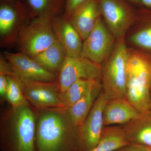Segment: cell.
Wrapping results in <instances>:
<instances>
[{
    "instance_id": "24",
    "label": "cell",
    "mask_w": 151,
    "mask_h": 151,
    "mask_svg": "<svg viewBox=\"0 0 151 151\" xmlns=\"http://www.w3.org/2000/svg\"><path fill=\"white\" fill-rule=\"evenodd\" d=\"M88 0H64L65 6L63 15L67 17L76 9Z\"/></svg>"
},
{
    "instance_id": "28",
    "label": "cell",
    "mask_w": 151,
    "mask_h": 151,
    "mask_svg": "<svg viewBox=\"0 0 151 151\" xmlns=\"http://www.w3.org/2000/svg\"><path fill=\"white\" fill-rule=\"evenodd\" d=\"M127 1L134 4L136 5L139 6L140 7H143L141 0H127Z\"/></svg>"
},
{
    "instance_id": "22",
    "label": "cell",
    "mask_w": 151,
    "mask_h": 151,
    "mask_svg": "<svg viewBox=\"0 0 151 151\" xmlns=\"http://www.w3.org/2000/svg\"><path fill=\"white\" fill-rule=\"evenodd\" d=\"M97 81L79 80L73 83L64 92L60 93V100L65 109H68L84 97Z\"/></svg>"
},
{
    "instance_id": "10",
    "label": "cell",
    "mask_w": 151,
    "mask_h": 151,
    "mask_svg": "<svg viewBox=\"0 0 151 151\" xmlns=\"http://www.w3.org/2000/svg\"><path fill=\"white\" fill-rule=\"evenodd\" d=\"M16 75L20 82L25 97L34 108H65L60 97V92L58 81H31Z\"/></svg>"
},
{
    "instance_id": "2",
    "label": "cell",
    "mask_w": 151,
    "mask_h": 151,
    "mask_svg": "<svg viewBox=\"0 0 151 151\" xmlns=\"http://www.w3.org/2000/svg\"><path fill=\"white\" fill-rule=\"evenodd\" d=\"M35 108L29 103L10 106L1 114V151H36Z\"/></svg>"
},
{
    "instance_id": "12",
    "label": "cell",
    "mask_w": 151,
    "mask_h": 151,
    "mask_svg": "<svg viewBox=\"0 0 151 151\" xmlns=\"http://www.w3.org/2000/svg\"><path fill=\"white\" fill-rule=\"evenodd\" d=\"M3 55L14 72L22 78L43 82L58 81L57 75L45 70L32 58L26 55L19 52L13 53L5 51Z\"/></svg>"
},
{
    "instance_id": "13",
    "label": "cell",
    "mask_w": 151,
    "mask_h": 151,
    "mask_svg": "<svg viewBox=\"0 0 151 151\" xmlns=\"http://www.w3.org/2000/svg\"><path fill=\"white\" fill-rule=\"evenodd\" d=\"M51 24L57 39L67 56H81L83 40L68 19L61 15L52 20Z\"/></svg>"
},
{
    "instance_id": "17",
    "label": "cell",
    "mask_w": 151,
    "mask_h": 151,
    "mask_svg": "<svg viewBox=\"0 0 151 151\" xmlns=\"http://www.w3.org/2000/svg\"><path fill=\"white\" fill-rule=\"evenodd\" d=\"M102 90L101 81H97L86 95L67 109L70 118L76 126L78 127L84 122Z\"/></svg>"
},
{
    "instance_id": "27",
    "label": "cell",
    "mask_w": 151,
    "mask_h": 151,
    "mask_svg": "<svg viewBox=\"0 0 151 151\" xmlns=\"http://www.w3.org/2000/svg\"><path fill=\"white\" fill-rule=\"evenodd\" d=\"M143 7L151 11V0H141Z\"/></svg>"
},
{
    "instance_id": "5",
    "label": "cell",
    "mask_w": 151,
    "mask_h": 151,
    "mask_svg": "<svg viewBox=\"0 0 151 151\" xmlns=\"http://www.w3.org/2000/svg\"><path fill=\"white\" fill-rule=\"evenodd\" d=\"M36 17L22 0H1V47L9 48L14 46L23 30Z\"/></svg>"
},
{
    "instance_id": "1",
    "label": "cell",
    "mask_w": 151,
    "mask_h": 151,
    "mask_svg": "<svg viewBox=\"0 0 151 151\" xmlns=\"http://www.w3.org/2000/svg\"><path fill=\"white\" fill-rule=\"evenodd\" d=\"M36 151H79L78 127L65 108L35 109Z\"/></svg>"
},
{
    "instance_id": "20",
    "label": "cell",
    "mask_w": 151,
    "mask_h": 151,
    "mask_svg": "<svg viewBox=\"0 0 151 151\" xmlns=\"http://www.w3.org/2000/svg\"><path fill=\"white\" fill-rule=\"evenodd\" d=\"M37 17L52 21L64 14V0H22Z\"/></svg>"
},
{
    "instance_id": "21",
    "label": "cell",
    "mask_w": 151,
    "mask_h": 151,
    "mask_svg": "<svg viewBox=\"0 0 151 151\" xmlns=\"http://www.w3.org/2000/svg\"><path fill=\"white\" fill-rule=\"evenodd\" d=\"M137 18L142 27L130 37V41L151 55V11L144 7L137 10Z\"/></svg>"
},
{
    "instance_id": "9",
    "label": "cell",
    "mask_w": 151,
    "mask_h": 151,
    "mask_svg": "<svg viewBox=\"0 0 151 151\" xmlns=\"http://www.w3.org/2000/svg\"><path fill=\"white\" fill-rule=\"evenodd\" d=\"M101 65L82 57H66L58 78L60 92H65L79 80L101 81Z\"/></svg>"
},
{
    "instance_id": "25",
    "label": "cell",
    "mask_w": 151,
    "mask_h": 151,
    "mask_svg": "<svg viewBox=\"0 0 151 151\" xmlns=\"http://www.w3.org/2000/svg\"><path fill=\"white\" fill-rule=\"evenodd\" d=\"M8 81L7 75L0 72V97L1 101L4 102L6 100V94L7 90Z\"/></svg>"
},
{
    "instance_id": "16",
    "label": "cell",
    "mask_w": 151,
    "mask_h": 151,
    "mask_svg": "<svg viewBox=\"0 0 151 151\" xmlns=\"http://www.w3.org/2000/svg\"><path fill=\"white\" fill-rule=\"evenodd\" d=\"M120 126L130 144L151 147V110L141 113L137 118Z\"/></svg>"
},
{
    "instance_id": "23",
    "label": "cell",
    "mask_w": 151,
    "mask_h": 151,
    "mask_svg": "<svg viewBox=\"0 0 151 151\" xmlns=\"http://www.w3.org/2000/svg\"><path fill=\"white\" fill-rule=\"evenodd\" d=\"M8 85L6 94V100L10 106L16 107L28 103L22 89L21 84L13 70L7 74Z\"/></svg>"
},
{
    "instance_id": "18",
    "label": "cell",
    "mask_w": 151,
    "mask_h": 151,
    "mask_svg": "<svg viewBox=\"0 0 151 151\" xmlns=\"http://www.w3.org/2000/svg\"><path fill=\"white\" fill-rule=\"evenodd\" d=\"M66 57L64 49L57 40L32 58L45 70L58 76Z\"/></svg>"
},
{
    "instance_id": "29",
    "label": "cell",
    "mask_w": 151,
    "mask_h": 151,
    "mask_svg": "<svg viewBox=\"0 0 151 151\" xmlns=\"http://www.w3.org/2000/svg\"><path fill=\"white\" fill-rule=\"evenodd\" d=\"M148 151H151V147H147Z\"/></svg>"
},
{
    "instance_id": "19",
    "label": "cell",
    "mask_w": 151,
    "mask_h": 151,
    "mask_svg": "<svg viewBox=\"0 0 151 151\" xmlns=\"http://www.w3.org/2000/svg\"><path fill=\"white\" fill-rule=\"evenodd\" d=\"M129 144L121 126L104 127L98 145L90 151H113Z\"/></svg>"
},
{
    "instance_id": "4",
    "label": "cell",
    "mask_w": 151,
    "mask_h": 151,
    "mask_svg": "<svg viewBox=\"0 0 151 151\" xmlns=\"http://www.w3.org/2000/svg\"><path fill=\"white\" fill-rule=\"evenodd\" d=\"M124 37L117 39L113 51L102 67V91L108 100L126 98L129 52Z\"/></svg>"
},
{
    "instance_id": "7",
    "label": "cell",
    "mask_w": 151,
    "mask_h": 151,
    "mask_svg": "<svg viewBox=\"0 0 151 151\" xmlns=\"http://www.w3.org/2000/svg\"><path fill=\"white\" fill-rule=\"evenodd\" d=\"M101 16L106 25L117 39L124 36L137 18L135 9L127 0H99Z\"/></svg>"
},
{
    "instance_id": "3",
    "label": "cell",
    "mask_w": 151,
    "mask_h": 151,
    "mask_svg": "<svg viewBox=\"0 0 151 151\" xmlns=\"http://www.w3.org/2000/svg\"><path fill=\"white\" fill-rule=\"evenodd\" d=\"M151 55L129 52L126 98L141 114L151 110Z\"/></svg>"
},
{
    "instance_id": "8",
    "label": "cell",
    "mask_w": 151,
    "mask_h": 151,
    "mask_svg": "<svg viewBox=\"0 0 151 151\" xmlns=\"http://www.w3.org/2000/svg\"><path fill=\"white\" fill-rule=\"evenodd\" d=\"M100 16L88 36L83 41L81 57L101 65L114 48L115 37Z\"/></svg>"
},
{
    "instance_id": "30",
    "label": "cell",
    "mask_w": 151,
    "mask_h": 151,
    "mask_svg": "<svg viewBox=\"0 0 151 151\" xmlns=\"http://www.w3.org/2000/svg\"></svg>"
},
{
    "instance_id": "11",
    "label": "cell",
    "mask_w": 151,
    "mask_h": 151,
    "mask_svg": "<svg viewBox=\"0 0 151 151\" xmlns=\"http://www.w3.org/2000/svg\"><path fill=\"white\" fill-rule=\"evenodd\" d=\"M108 100L102 91L88 116L78 127L79 151H90L98 145L104 127L103 110Z\"/></svg>"
},
{
    "instance_id": "6",
    "label": "cell",
    "mask_w": 151,
    "mask_h": 151,
    "mask_svg": "<svg viewBox=\"0 0 151 151\" xmlns=\"http://www.w3.org/2000/svg\"><path fill=\"white\" fill-rule=\"evenodd\" d=\"M57 40L51 21L36 17L23 30L16 44L19 52L32 58Z\"/></svg>"
},
{
    "instance_id": "15",
    "label": "cell",
    "mask_w": 151,
    "mask_h": 151,
    "mask_svg": "<svg viewBox=\"0 0 151 151\" xmlns=\"http://www.w3.org/2000/svg\"><path fill=\"white\" fill-rule=\"evenodd\" d=\"M140 113L126 98L108 100L103 113V125H122L137 118Z\"/></svg>"
},
{
    "instance_id": "14",
    "label": "cell",
    "mask_w": 151,
    "mask_h": 151,
    "mask_svg": "<svg viewBox=\"0 0 151 151\" xmlns=\"http://www.w3.org/2000/svg\"><path fill=\"white\" fill-rule=\"evenodd\" d=\"M100 16L99 0H88L66 18L84 41L94 28Z\"/></svg>"
},
{
    "instance_id": "26",
    "label": "cell",
    "mask_w": 151,
    "mask_h": 151,
    "mask_svg": "<svg viewBox=\"0 0 151 151\" xmlns=\"http://www.w3.org/2000/svg\"><path fill=\"white\" fill-rule=\"evenodd\" d=\"M113 151H148L146 146L131 143Z\"/></svg>"
}]
</instances>
